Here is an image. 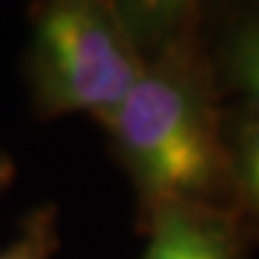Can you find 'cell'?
Wrapping results in <instances>:
<instances>
[{"instance_id": "cell-6", "label": "cell", "mask_w": 259, "mask_h": 259, "mask_svg": "<svg viewBox=\"0 0 259 259\" xmlns=\"http://www.w3.org/2000/svg\"><path fill=\"white\" fill-rule=\"evenodd\" d=\"M229 205L253 242H259V115L225 106Z\"/></svg>"}, {"instance_id": "cell-4", "label": "cell", "mask_w": 259, "mask_h": 259, "mask_svg": "<svg viewBox=\"0 0 259 259\" xmlns=\"http://www.w3.org/2000/svg\"><path fill=\"white\" fill-rule=\"evenodd\" d=\"M201 41L223 100L259 115V0H221Z\"/></svg>"}, {"instance_id": "cell-2", "label": "cell", "mask_w": 259, "mask_h": 259, "mask_svg": "<svg viewBox=\"0 0 259 259\" xmlns=\"http://www.w3.org/2000/svg\"><path fill=\"white\" fill-rule=\"evenodd\" d=\"M145 59L112 0H37L26 76L44 119L91 115L117 106L139 80Z\"/></svg>"}, {"instance_id": "cell-8", "label": "cell", "mask_w": 259, "mask_h": 259, "mask_svg": "<svg viewBox=\"0 0 259 259\" xmlns=\"http://www.w3.org/2000/svg\"><path fill=\"white\" fill-rule=\"evenodd\" d=\"M13 177H15V164H13V160L7 156V153L0 151V190H5L7 186L13 182Z\"/></svg>"}, {"instance_id": "cell-5", "label": "cell", "mask_w": 259, "mask_h": 259, "mask_svg": "<svg viewBox=\"0 0 259 259\" xmlns=\"http://www.w3.org/2000/svg\"><path fill=\"white\" fill-rule=\"evenodd\" d=\"M221 0H112L143 59L199 39Z\"/></svg>"}, {"instance_id": "cell-1", "label": "cell", "mask_w": 259, "mask_h": 259, "mask_svg": "<svg viewBox=\"0 0 259 259\" xmlns=\"http://www.w3.org/2000/svg\"><path fill=\"white\" fill-rule=\"evenodd\" d=\"M139 201V225L171 203L229 205L225 100L203 41L145 61L139 80L97 119Z\"/></svg>"}, {"instance_id": "cell-3", "label": "cell", "mask_w": 259, "mask_h": 259, "mask_svg": "<svg viewBox=\"0 0 259 259\" xmlns=\"http://www.w3.org/2000/svg\"><path fill=\"white\" fill-rule=\"evenodd\" d=\"M147 244L139 259H248L250 236L231 207L171 203L139 225Z\"/></svg>"}, {"instance_id": "cell-7", "label": "cell", "mask_w": 259, "mask_h": 259, "mask_svg": "<svg viewBox=\"0 0 259 259\" xmlns=\"http://www.w3.org/2000/svg\"><path fill=\"white\" fill-rule=\"evenodd\" d=\"M59 248L54 205H41L24 218L22 229L0 250V259H52Z\"/></svg>"}]
</instances>
